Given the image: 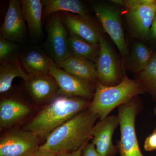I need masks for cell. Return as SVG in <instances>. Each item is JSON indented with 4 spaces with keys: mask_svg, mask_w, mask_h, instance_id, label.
<instances>
[{
    "mask_svg": "<svg viewBox=\"0 0 156 156\" xmlns=\"http://www.w3.org/2000/svg\"><path fill=\"white\" fill-rule=\"evenodd\" d=\"M98 118L88 110L80 112L53 131L39 150L56 154L78 150L92 138Z\"/></svg>",
    "mask_w": 156,
    "mask_h": 156,
    "instance_id": "obj_1",
    "label": "cell"
},
{
    "mask_svg": "<svg viewBox=\"0 0 156 156\" xmlns=\"http://www.w3.org/2000/svg\"><path fill=\"white\" fill-rule=\"evenodd\" d=\"M89 104L83 98L60 95L46 105L23 129L33 132L41 140H46L55 129L84 111Z\"/></svg>",
    "mask_w": 156,
    "mask_h": 156,
    "instance_id": "obj_2",
    "label": "cell"
},
{
    "mask_svg": "<svg viewBox=\"0 0 156 156\" xmlns=\"http://www.w3.org/2000/svg\"><path fill=\"white\" fill-rule=\"evenodd\" d=\"M144 91L137 80H131L126 75L119 83L115 86H105L98 82L88 110L103 120L116 107L129 102Z\"/></svg>",
    "mask_w": 156,
    "mask_h": 156,
    "instance_id": "obj_3",
    "label": "cell"
},
{
    "mask_svg": "<svg viewBox=\"0 0 156 156\" xmlns=\"http://www.w3.org/2000/svg\"><path fill=\"white\" fill-rule=\"evenodd\" d=\"M133 99L119 107L121 139L119 149L121 156H144L140 149L135 132L137 107Z\"/></svg>",
    "mask_w": 156,
    "mask_h": 156,
    "instance_id": "obj_4",
    "label": "cell"
},
{
    "mask_svg": "<svg viewBox=\"0 0 156 156\" xmlns=\"http://www.w3.org/2000/svg\"><path fill=\"white\" fill-rule=\"evenodd\" d=\"M40 141L30 131L11 128L0 137V156H33L39 150Z\"/></svg>",
    "mask_w": 156,
    "mask_h": 156,
    "instance_id": "obj_5",
    "label": "cell"
},
{
    "mask_svg": "<svg viewBox=\"0 0 156 156\" xmlns=\"http://www.w3.org/2000/svg\"><path fill=\"white\" fill-rule=\"evenodd\" d=\"M49 17L45 45L50 58L57 63L71 56L68 48L69 37L60 13L57 12Z\"/></svg>",
    "mask_w": 156,
    "mask_h": 156,
    "instance_id": "obj_6",
    "label": "cell"
},
{
    "mask_svg": "<svg viewBox=\"0 0 156 156\" xmlns=\"http://www.w3.org/2000/svg\"><path fill=\"white\" fill-rule=\"evenodd\" d=\"M127 18L134 31L145 37L150 33L156 15V0H126Z\"/></svg>",
    "mask_w": 156,
    "mask_h": 156,
    "instance_id": "obj_7",
    "label": "cell"
},
{
    "mask_svg": "<svg viewBox=\"0 0 156 156\" xmlns=\"http://www.w3.org/2000/svg\"><path fill=\"white\" fill-rule=\"evenodd\" d=\"M49 74L58 85V95L86 99L94 96L91 83L66 72L58 67L54 62L51 65Z\"/></svg>",
    "mask_w": 156,
    "mask_h": 156,
    "instance_id": "obj_8",
    "label": "cell"
},
{
    "mask_svg": "<svg viewBox=\"0 0 156 156\" xmlns=\"http://www.w3.org/2000/svg\"><path fill=\"white\" fill-rule=\"evenodd\" d=\"M93 9L104 30L114 42L121 55L125 57L127 54V45L120 12L111 6L100 4L93 6Z\"/></svg>",
    "mask_w": 156,
    "mask_h": 156,
    "instance_id": "obj_9",
    "label": "cell"
},
{
    "mask_svg": "<svg viewBox=\"0 0 156 156\" xmlns=\"http://www.w3.org/2000/svg\"><path fill=\"white\" fill-rule=\"evenodd\" d=\"M98 44L99 51L95 64L98 80L105 86H115L119 78L115 57L109 45L101 36Z\"/></svg>",
    "mask_w": 156,
    "mask_h": 156,
    "instance_id": "obj_10",
    "label": "cell"
},
{
    "mask_svg": "<svg viewBox=\"0 0 156 156\" xmlns=\"http://www.w3.org/2000/svg\"><path fill=\"white\" fill-rule=\"evenodd\" d=\"M33 111L25 101L14 96H7L0 101L1 130L12 128L22 122Z\"/></svg>",
    "mask_w": 156,
    "mask_h": 156,
    "instance_id": "obj_11",
    "label": "cell"
},
{
    "mask_svg": "<svg viewBox=\"0 0 156 156\" xmlns=\"http://www.w3.org/2000/svg\"><path fill=\"white\" fill-rule=\"evenodd\" d=\"M25 21L20 1L10 0L0 29L1 36L11 41H21L26 31Z\"/></svg>",
    "mask_w": 156,
    "mask_h": 156,
    "instance_id": "obj_12",
    "label": "cell"
},
{
    "mask_svg": "<svg viewBox=\"0 0 156 156\" xmlns=\"http://www.w3.org/2000/svg\"><path fill=\"white\" fill-rule=\"evenodd\" d=\"M119 125V117L108 116L95 125L92 132V143L101 156H114L116 153L112 141L113 134Z\"/></svg>",
    "mask_w": 156,
    "mask_h": 156,
    "instance_id": "obj_13",
    "label": "cell"
},
{
    "mask_svg": "<svg viewBox=\"0 0 156 156\" xmlns=\"http://www.w3.org/2000/svg\"><path fill=\"white\" fill-rule=\"evenodd\" d=\"M25 83L29 95L33 101L38 105L48 104L58 95V85L50 74L32 76Z\"/></svg>",
    "mask_w": 156,
    "mask_h": 156,
    "instance_id": "obj_14",
    "label": "cell"
},
{
    "mask_svg": "<svg viewBox=\"0 0 156 156\" xmlns=\"http://www.w3.org/2000/svg\"><path fill=\"white\" fill-rule=\"evenodd\" d=\"M62 22L70 34L74 35L92 44L98 45L100 35L89 17L64 12Z\"/></svg>",
    "mask_w": 156,
    "mask_h": 156,
    "instance_id": "obj_15",
    "label": "cell"
},
{
    "mask_svg": "<svg viewBox=\"0 0 156 156\" xmlns=\"http://www.w3.org/2000/svg\"><path fill=\"white\" fill-rule=\"evenodd\" d=\"M56 64L66 72L92 84L96 85L98 82L96 66L88 59L71 56Z\"/></svg>",
    "mask_w": 156,
    "mask_h": 156,
    "instance_id": "obj_16",
    "label": "cell"
},
{
    "mask_svg": "<svg viewBox=\"0 0 156 156\" xmlns=\"http://www.w3.org/2000/svg\"><path fill=\"white\" fill-rule=\"evenodd\" d=\"M21 63L29 74L32 76L49 74L53 60L40 50H29L20 56Z\"/></svg>",
    "mask_w": 156,
    "mask_h": 156,
    "instance_id": "obj_17",
    "label": "cell"
},
{
    "mask_svg": "<svg viewBox=\"0 0 156 156\" xmlns=\"http://www.w3.org/2000/svg\"><path fill=\"white\" fill-rule=\"evenodd\" d=\"M20 2L23 14L31 34L35 37H40L43 32L42 17L44 7L42 1L21 0Z\"/></svg>",
    "mask_w": 156,
    "mask_h": 156,
    "instance_id": "obj_18",
    "label": "cell"
},
{
    "mask_svg": "<svg viewBox=\"0 0 156 156\" xmlns=\"http://www.w3.org/2000/svg\"><path fill=\"white\" fill-rule=\"evenodd\" d=\"M43 16L49 17L57 12H68L83 17H89L83 3L78 0H43Z\"/></svg>",
    "mask_w": 156,
    "mask_h": 156,
    "instance_id": "obj_19",
    "label": "cell"
},
{
    "mask_svg": "<svg viewBox=\"0 0 156 156\" xmlns=\"http://www.w3.org/2000/svg\"><path fill=\"white\" fill-rule=\"evenodd\" d=\"M32 76L23 70L18 60L9 59L1 62L0 66V93L4 94L11 89L12 83L17 77L22 78L25 82Z\"/></svg>",
    "mask_w": 156,
    "mask_h": 156,
    "instance_id": "obj_20",
    "label": "cell"
},
{
    "mask_svg": "<svg viewBox=\"0 0 156 156\" xmlns=\"http://www.w3.org/2000/svg\"><path fill=\"white\" fill-rule=\"evenodd\" d=\"M97 46L92 44L74 35L70 34L68 38V48L71 56L96 60L98 53Z\"/></svg>",
    "mask_w": 156,
    "mask_h": 156,
    "instance_id": "obj_21",
    "label": "cell"
},
{
    "mask_svg": "<svg viewBox=\"0 0 156 156\" xmlns=\"http://www.w3.org/2000/svg\"><path fill=\"white\" fill-rule=\"evenodd\" d=\"M154 55L144 44L137 43L132 48L129 57L128 67L131 71L139 73L147 67Z\"/></svg>",
    "mask_w": 156,
    "mask_h": 156,
    "instance_id": "obj_22",
    "label": "cell"
},
{
    "mask_svg": "<svg viewBox=\"0 0 156 156\" xmlns=\"http://www.w3.org/2000/svg\"><path fill=\"white\" fill-rule=\"evenodd\" d=\"M137 81L143 90L149 92L156 100V54L147 67L138 73Z\"/></svg>",
    "mask_w": 156,
    "mask_h": 156,
    "instance_id": "obj_23",
    "label": "cell"
},
{
    "mask_svg": "<svg viewBox=\"0 0 156 156\" xmlns=\"http://www.w3.org/2000/svg\"><path fill=\"white\" fill-rule=\"evenodd\" d=\"M17 45L14 42L0 36V61L1 62L9 60V58L16 51Z\"/></svg>",
    "mask_w": 156,
    "mask_h": 156,
    "instance_id": "obj_24",
    "label": "cell"
},
{
    "mask_svg": "<svg viewBox=\"0 0 156 156\" xmlns=\"http://www.w3.org/2000/svg\"><path fill=\"white\" fill-rule=\"evenodd\" d=\"M144 148L146 151H150L156 150V131L147 137L144 142Z\"/></svg>",
    "mask_w": 156,
    "mask_h": 156,
    "instance_id": "obj_25",
    "label": "cell"
},
{
    "mask_svg": "<svg viewBox=\"0 0 156 156\" xmlns=\"http://www.w3.org/2000/svg\"><path fill=\"white\" fill-rule=\"evenodd\" d=\"M80 156H101L98 152L95 145L88 142L83 148Z\"/></svg>",
    "mask_w": 156,
    "mask_h": 156,
    "instance_id": "obj_26",
    "label": "cell"
},
{
    "mask_svg": "<svg viewBox=\"0 0 156 156\" xmlns=\"http://www.w3.org/2000/svg\"><path fill=\"white\" fill-rule=\"evenodd\" d=\"M85 145L82 147L78 150L74 151L71 152L61 153L56 154L58 156H80L82 150Z\"/></svg>",
    "mask_w": 156,
    "mask_h": 156,
    "instance_id": "obj_27",
    "label": "cell"
},
{
    "mask_svg": "<svg viewBox=\"0 0 156 156\" xmlns=\"http://www.w3.org/2000/svg\"><path fill=\"white\" fill-rule=\"evenodd\" d=\"M33 156H58L56 154L48 151H43L39 150L37 151Z\"/></svg>",
    "mask_w": 156,
    "mask_h": 156,
    "instance_id": "obj_28",
    "label": "cell"
},
{
    "mask_svg": "<svg viewBox=\"0 0 156 156\" xmlns=\"http://www.w3.org/2000/svg\"><path fill=\"white\" fill-rule=\"evenodd\" d=\"M150 33L153 38L156 39V15L151 27Z\"/></svg>",
    "mask_w": 156,
    "mask_h": 156,
    "instance_id": "obj_29",
    "label": "cell"
},
{
    "mask_svg": "<svg viewBox=\"0 0 156 156\" xmlns=\"http://www.w3.org/2000/svg\"><path fill=\"white\" fill-rule=\"evenodd\" d=\"M155 112L156 113V109H155Z\"/></svg>",
    "mask_w": 156,
    "mask_h": 156,
    "instance_id": "obj_30",
    "label": "cell"
},
{
    "mask_svg": "<svg viewBox=\"0 0 156 156\" xmlns=\"http://www.w3.org/2000/svg\"><path fill=\"white\" fill-rule=\"evenodd\" d=\"M155 131H156V130H155Z\"/></svg>",
    "mask_w": 156,
    "mask_h": 156,
    "instance_id": "obj_31",
    "label": "cell"
}]
</instances>
